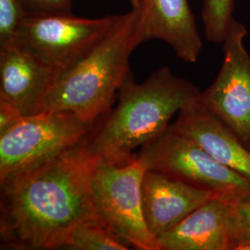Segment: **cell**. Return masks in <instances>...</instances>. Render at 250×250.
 Here are the masks:
<instances>
[{"mask_svg":"<svg viewBox=\"0 0 250 250\" xmlns=\"http://www.w3.org/2000/svg\"><path fill=\"white\" fill-rule=\"evenodd\" d=\"M88 136L53 159L0 183L2 246L58 250L75 225L99 219L92 194V175L99 159L90 151Z\"/></svg>","mask_w":250,"mask_h":250,"instance_id":"cell-1","label":"cell"},{"mask_svg":"<svg viewBox=\"0 0 250 250\" xmlns=\"http://www.w3.org/2000/svg\"><path fill=\"white\" fill-rule=\"evenodd\" d=\"M200 92L167 66L142 83L135 82L130 70L118 92L116 107L87 138L90 151L107 163L123 165L133 161L134 151L163 134L170 120L197 101Z\"/></svg>","mask_w":250,"mask_h":250,"instance_id":"cell-2","label":"cell"},{"mask_svg":"<svg viewBox=\"0 0 250 250\" xmlns=\"http://www.w3.org/2000/svg\"><path fill=\"white\" fill-rule=\"evenodd\" d=\"M141 44L140 10L132 7L89 53L56 79L39 112H71L94 124L115 102L131 70L130 57Z\"/></svg>","mask_w":250,"mask_h":250,"instance_id":"cell-3","label":"cell"},{"mask_svg":"<svg viewBox=\"0 0 250 250\" xmlns=\"http://www.w3.org/2000/svg\"><path fill=\"white\" fill-rule=\"evenodd\" d=\"M93 125L64 111H41L22 117L0 134V183L80 143L91 134Z\"/></svg>","mask_w":250,"mask_h":250,"instance_id":"cell-4","label":"cell"},{"mask_svg":"<svg viewBox=\"0 0 250 250\" xmlns=\"http://www.w3.org/2000/svg\"><path fill=\"white\" fill-rule=\"evenodd\" d=\"M145 170L137 156L123 165L99 160L92 175L93 200L99 220L127 246L161 250L144 219L141 185Z\"/></svg>","mask_w":250,"mask_h":250,"instance_id":"cell-5","label":"cell"},{"mask_svg":"<svg viewBox=\"0 0 250 250\" xmlns=\"http://www.w3.org/2000/svg\"><path fill=\"white\" fill-rule=\"evenodd\" d=\"M121 16L88 19L72 13L27 15L14 43L33 54L59 77L89 53Z\"/></svg>","mask_w":250,"mask_h":250,"instance_id":"cell-6","label":"cell"},{"mask_svg":"<svg viewBox=\"0 0 250 250\" xmlns=\"http://www.w3.org/2000/svg\"><path fill=\"white\" fill-rule=\"evenodd\" d=\"M147 170H156L219 196L250 198V181L225 167L193 140L170 128L136 154Z\"/></svg>","mask_w":250,"mask_h":250,"instance_id":"cell-7","label":"cell"},{"mask_svg":"<svg viewBox=\"0 0 250 250\" xmlns=\"http://www.w3.org/2000/svg\"><path fill=\"white\" fill-rule=\"evenodd\" d=\"M246 26L233 18L224 43V62L214 81L200 92L199 101L250 150V54Z\"/></svg>","mask_w":250,"mask_h":250,"instance_id":"cell-8","label":"cell"},{"mask_svg":"<svg viewBox=\"0 0 250 250\" xmlns=\"http://www.w3.org/2000/svg\"><path fill=\"white\" fill-rule=\"evenodd\" d=\"M241 199L218 196L158 238L161 250H233L235 208Z\"/></svg>","mask_w":250,"mask_h":250,"instance_id":"cell-9","label":"cell"},{"mask_svg":"<svg viewBox=\"0 0 250 250\" xmlns=\"http://www.w3.org/2000/svg\"><path fill=\"white\" fill-rule=\"evenodd\" d=\"M141 196L146 227L158 239L198 207L219 195L192 187L159 171L146 169Z\"/></svg>","mask_w":250,"mask_h":250,"instance_id":"cell-10","label":"cell"},{"mask_svg":"<svg viewBox=\"0 0 250 250\" xmlns=\"http://www.w3.org/2000/svg\"><path fill=\"white\" fill-rule=\"evenodd\" d=\"M57 74L17 43L0 47V100L22 116L38 113Z\"/></svg>","mask_w":250,"mask_h":250,"instance_id":"cell-11","label":"cell"},{"mask_svg":"<svg viewBox=\"0 0 250 250\" xmlns=\"http://www.w3.org/2000/svg\"><path fill=\"white\" fill-rule=\"evenodd\" d=\"M140 40H161L180 60L197 62L203 43L188 0H141Z\"/></svg>","mask_w":250,"mask_h":250,"instance_id":"cell-12","label":"cell"},{"mask_svg":"<svg viewBox=\"0 0 250 250\" xmlns=\"http://www.w3.org/2000/svg\"><path fill=\"white\" fill-rule=\"evenodd\" d=\"M171 131L193 140L213 159L250 181V150L199 101L184 107Z\"/></svg>","mask_w":250,"mask_h":250,"instance_id":"cell-13","label":"cell"},{"mask_svg":"<svg viewBox=\"0 0 250 250\" xmlns=\"http://www.w3.org/2000/svg\"><path fill=\"white\" fill-rule=\"evenodd\" d=\"M61 249L75 250H127L129 246L110 232L99 219L75 225L64 237Z\"/></svg>","mask_w":250,"mask_h":250,"instance_id":"cell-14","label":"cell"},{"mask_svg":"<svg viewBox=\"0 0 250 250\" xmlns=\"http://www.w3.org/2000/svg\"><path fill=\"white\" fill-rule=\"evenodd\" d=\"M233 9L234 0H203L201 18L208 41L224 43Z\"/></svg>","mask_w":250,"mask_h":250,"instance_id":"cell-15","label":"cell"},{"mask_svg":"<svg viewBox=\"0 0 250 250\" xmlns=\"http://www.w3.org/2000/svg\"><path fill=\"white\" fill-rule=\"evenodd\" d=\"M27 15L21 0H0V47L15 42Z\"/></svg>","mask_w":250,"mask_h":250,"instance_id":"cell-16","label":"cell"},{"mask_svg":"<svg viewBox=\"0 0 250 250\" xmlns=\"http://www.w3.org/2000/svg\"><path fill=\"white\" fill-rule=\"evenodd\" d=\"M233 250H250V198L236 204Z\"/></svg>","mask_w":250,"mask_h":250,"instance_id":"cell-17","label":"cell"},{"mask_svg":"<svg viewBox=\"0 0 250 250\" xmlns=\"http://www.w3.org/2000/svg\"><path fill=\"white\" fill-rule=\"evenodd\" d=\"M28 15L70 14L72 0H21Z\"/></svg>","mask_w":250,"mask_h":250,"instance_id":"cell-18","label":"cell"},{"mask_svg":"<svg viewBox=\"0 0 250 250\" xmlns=\"http://www.w3.org/2000/svg\"><path fill=\"white\" fill-rule=\"evenodd\" d=\"M17 108L0 100V134L6 133L22 118Z\"/></svg>","mask_w":250,"mask_h":250,"instance_id":"cell-19","label":"cell"},{"mask_svg":"<svg viewBox=\"0 0 250 250\" xmlns=\"http://www.w3.org/2000/svg\"><path fill=\"white\" fill-rule=\"evenodd\" d=\"M131 4H132V7H138L141 3V0H130Z\"/></svg>","mask_w":250,"mask_h":250,"instance_id":"cell-20","label":"cell"}]
</instances>
